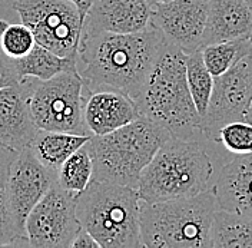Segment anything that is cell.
Segmentation results:
<instances>
[{
    "label": "cell",
    "mask_w": 252,
    "mask_h": 248,
    "mask_svg": "<svg viewBox=\"0 0 252 248\" xmlns=\"http://www.w3.org/2000/svg\"><path fill=\"white\" fill-rule=\"evenodd\" d=\"M166 45L154 28L138 33L82 31L78 71L85 93L110 88L136 101Z\"/></svg>",
    "instance_id": "obj_1"
},
{
    "label": "cell",
    "mask_w": 252,
    "mask_h": 248,
    "mask_svg": "<svg viewBox=\"0 0 252 248\" xmlns=\"http://www.w3.org/2000/svg\"><path fill=\"white\" fill-rule=\"evenodd\" d=\"M231 158L215 141L171 137L142 171L139 197L159 202L212 189L218 171Z\"/></svg>",
    "instance_id": "obj_2"
},
{
    "label": "cell",
    "mask_w": 252,
    "mask_h": 248,
    "mask_svg": "<svg viewBox=\"0 0 252 248\" xmlns=\"http://www.w3.org/2000/svg\"><path fill=\"white\" fill-rule=\"evenodd\" d=\"M141 116L182 140L206 141L187 80V55L168 43L135 101Z\"/></svg>",
    "instance_id": "obj_3"
},
{
    "label": "cell",
    "mask_w": 252,
    "mask_h": 248,
    "mask_svg": "<svg viewBox=\"0 0 252 248\" xmlns=\"http://www.w3.org/2000/svg\"><path fill=\"white\" fill-rule=\"evenodd\" d=\"M214 189L166 201L141 200V240L149 248H212L211 231L218 210Z\"/></svg>",
    "instance_id": "obj_4"
},
{
    "label": "cell",
    "mask_w": 252,
    "mask_h": 248,
    "mask_svg": "<svg viewBox=\"0 0 252 248\" xmlns=\"http://www.w3.org/2000/svg\"><path fill=\"white\" fill-rule=\"evenodd\" d=\"M76 217L100 248L143 247L136 188L92 179L76 195Z\"/></svg>",
    "instance_id": "obj_5"
},
{
    "label": "cell",
    "mask_w": 252,
    "mask_h": 248,
    "mask_svg": "<svg viewBox=\"0 0 252 248\" xmlns=\"http://www.w3.org/2000/svg\"><path fill=\"white\" fill-rule=\"evenodd\" d=\"M171 137L145 116L109 134L92 135L88 142L94 161L92 179L138 189L142 171Z\"/></svg>",
    "instance_id": "obj_6"
},
{
    "label": "cell",
    "mask_w": 252,
    "mask_h": 248,
    "mask_svg": "<svg viewBox=\"0 0 252 248\" xmlns=\"http://www.w3.org/2000/svg\"><path fill=\"white\" fill-rule=\"evenodd\" d=\"M29 104L39 129L91 135L83 118L85 89L78 68L47 80L32 79Z\"/></svg>",
    "instance_id": "obj_7"
},
{
    "label": "cell",
    "mask_w": 252,
    "mask_h": 248,
    "mask_svg": "<svg viewBox=\"0 0 252 248\" xmlns=\"http://www.w3.org/2000/svg\"><path fill=\"white\" fill-rule=\"evenodd\" d=\"M13 10L33 33L36 43L78 61L83 17L69 0H15Z\"/></svg>",
    "instance_id": "obj_8"
},
{
    "label": "cell",
    "mask_w": 252,
    "mask_h": 248,
    "mask_svg": "<svg viewBox=\"0 0 252 248\" xmlns=\"http://www.w3.org/2000/svg\"><path fill=\"white\" fill-rule=\"evenodd\" d=\"M80 228L76 195L63 189L58 179L26 219L29 247L34 248H70Z\"/></svg>",
    "instance_id": "obj_9"
},
{
    "label": "cell",
    "mask_w": 252,
    "mask_h": 248,
    "mask_svg": "<svg viewBox=\"0 0 252 248\" xmlns=\"http://www.w3.org/2000/svg\"><path fill=\"white\" fill-rule=\"evenodd\" d=\"M251 105L252 55H248L214 79L209 105L202 116L205 137L217 142L220 128L229 122L245 121Z\"/></svg>",
    "instance_id": "obj_10"
},
{
    "label": "cell",
    "mask_w": 252,
    "mask_h": 248,
    "mask_svg": "<svg viewBox=\"0 0 252 248\" xmlns=\"http://www.w3.org/2000/svg\"><path fill=\"white\" fill-rule=\"evenodd\" d=\"M209 0H169L152 4L151 28L185 55L202 49Z\"/></svg>",
    "instance_id": "obj_11"
},
{
    "label": "cell",
    "mask_w": 252,
    "mask_h": 248,
    "mask_svg": "<svg viewBox=\"0 0 252 248\" xmlns=\"http://www.w3.org/2000/svg\"><path fill=\"white\" fill-rule=\"evenodd\" d=\"M56 179L58 174L47 170L31 148L17 152L9 168L4 189L16 222L25 233L28 215Z\"/></svg>",
    "instance_id": "obj_12"
},
{
    "label": "cell",
    "mask_w": 252,
    "mask_h": 248,
    "mask_svg": "<svg viewBox=\"0 0 252 248\" xmlns=\"http://www.w3.org/2000/svg\"><path fill=\"white\" fill-rule=\"evenodd\" d=\"M32 78L0 89V143L20 152L39 132L29 104Z\"/></svg>",
    "instance_id": "obj_13"
},
{
    "label": "cell",
    "mask_w": 252,
    "mask_h": 248,
    "mask_svg": "<svg viewBox=\"0 0 252 248\" xmlns=\"http://www.w3.org/2000/svg\"><path fill=\"white\" fill-rule=\"evenodd\" d=\"M151 13L148 0H94L82 31L138 33L151 28Z\"/></svg>",
    "instance_id": "obj_14"
},
{
    "label": "cell",
    "mask_w": 252,
    "mask_h": 248,
    "mask_svg": "<svg viewBox=\"0 0 252 248\" xmlns=\"http://www.w3.org/2000/svg\"><path fill=\"white\" fill-rule=\"evenodd\" d=\"M141 116L136 102L126 93L100 88L85 93L83 118L91 135H105Z\"/></svg>",
    "instance_id": "obj_15"
},
{
    "label": "cell",
    "mask_w": 252,
    "mask_h": 248,
    "mask_svg": "<svg viewBox=\"0 0 252 248\" xmlns=\"http://www.w3.org/2000/svg\"><path fill=\"white\" fill-rule=\"evenodd\" d=\"M212 189L220 210L252 218V154L232 156L223 164Z\"/></svg>",
    "instance_id": "obj_16"
},
{
    "label": "cell",
    "mask_w": 252,
    "mask_h": 248,
    "mask_svg": "<svg viewBox=\"0 0 252 248\" xmlns=\"http://www.w3.org/2000/svg\"><path fill=\"white\" fill-rule=\"evenodd\" d=\"M251 32L252 7L247 0H209L202 47L250 37Z\"/></svg>",
    "instance_id": "obj_17"
},
{
    "label": "cell",
    "mask_w": 252,
    "mask_h": 248,
    "mask_svg": "<svg viewBox=\"0 0 252 248\" xmlns=\"http://www.w3.org/2000/svg\"><path fill=\"white\" fill-rule=\"evenodd\" d=\"M89 140L91 135L39 129L29 148L47 170L58 174L63 162Z\"/></svg>",
    "instance_id": "obj_18"
},
{
    "label": "cell",
    "mask_w": 252,
    "mask_h": 248,
    "mask_svg": "<svg viewBox=\"0 0 252 248\" xmlns=\"http://www.w3.org/2000/svg\"><path fill=\"white\" fill-rule=\"evenodd\" d=\"M15 62L20 80L25 78L47 80L78 68V61L61 56L39 43H36L26 56L16 59Z\"/></svg>",
    "instance_id": "obj_19"
},
{
    "label": "cell",
    "mask_w": 252,
    "mask_h": 248,
    "mask_svg": "<svg viewBox=\"0 0 252 248\" xmlns=\"http://www.w3.org/2000/svg\"><path fill=\"white\" fill-rule=\"evenodd\" d=\"M212 248H252V218L218 208L211 231Z\"/></svg>",
    "instance_id": "obj_20"
},
{
    "label": "cell",
    "mask_w": 252,
    "mask_h": 248,
    "mask_svg": "<svg viewBox=\"0 0 252 248\" xmlns=\"http://www.w3.org/2000/svg\"><path fill=\"white\" fill-rule=\"evenodd\" d=\"M202 55L211 75L217 78L229 71L245 56L252 55V42L250 37H244L211 43L202 47Z\"/></svg>",
    "instance_id": "obj_21"
},
{
    "label": "cell",
    "mask_w": 252,
    "mask_h": 248,
    "mask_svg": "<svg viewBox=\"0 0 252 248\" xmlns=\"http://www.w3.org/2000/svg\"><path fill=\"white\" fill-rule=\"evenodd\" d=\"M88 142L69 156L58 171L59 185L73 195L85 191L94 178V161Z\"/></svg>",
    "instance_id": "obj_22"
},
{
    "label": "cell",
    "mask_w": 252,
    "mask_h": 248,
    "mask_svg": "<svg viewBox=\"0 0 252 248\" xmlns=\"http://www.w3.org/2000/svg\"><path fill=\"white\" fill-rule=\"evenodd\" d=\"M214 76L206 68L202 49L187 55V80L195 106L204 116L214 89Z\"/></svg>",
    "instance_id": "obj_23"
},
{
    "label": "cell",
    "mask_w": 252,
    "mask_h": 248,
    "mask_svg": "<svg viewBox=\"0 0 252 248\" xmlns=\"http://www.w3.org/2000/svg\"><path fill=\"white\" fill-rule=\"evenodd\" d=\"M36 45V39L25 23H9L0 19V46L12 59L26 56Z\"/></svg>",
    "instance_id": "obj_24"
},
{
    "label": "cell",
    "mask_w": 252,
    "mask_h": 248,
    "mask_svg": "<svg viewBox=\"0 0 252 248\" xmlns=\"http://www.w3.org/2000/svg\"><path fill=\"white\" fill-rule=\"evenodd\" d=\"M217 142L229 155L252 154V124L235 121L223 125L217 135Z\"/></svg>",
    "instance_id": "obj_25"
},
{
    "label": "cell",
    "mask_w": 252,
    "mask_h": 248,
    "mask_svg": "<svg viewBox=\"0 0 252 248\" xmlns=\"http://www.w3.org/2000/svg\"><path fill=\"white\" fill-rule=\"evenodd\" d=\"M0 228L3 230L6 247H29L28 235L16 222L4 188H0Z\"/></svg>",
    "instance_id": "obj_26"
},
{
    "label": "cell",
    "mask_w": 252,
    "mask_h": 248,
    "mask_svg": "<svg viewBox=\"0 0 252 248\" xmlns=\"http://www.w3.org/2000/svg\"><path fill=\"white\" fill-rule=\"evenodd\" d=\"M20 82V76L17 73L15 59L9 58L0 46V89L12 86Z\"/></svg>",
    "instance_id": "obj_27"
},
{
    "label": "cell",
    "mask_w": 252,
    "mask_h": 248,
    "mask_svg": "<svg viewBox=\"0 0 252 248\" xmlns=\"http://www.w3.org/2000/svg\"><path fill=\"white\" fill-rule=\"evenodd\" d=\"M16 155H17L16 151L0 143V188H4V185H6L9 168H10Z\"/></svg>",
    "instance_id": "obj_28"
},
{
    "label": "cell",
    "mask_w": 252,
    "mask_h": 248,
    "mask_svg": "<svg viewBox=\"0 0 252 248\" xmlns=\"http://www.w3.org/2000/svg\"><path fill=\"white\" fill-rule=\"evenodd\" d=\"M72 248H100V246L91 235V233H88L85 228H80L76 238L73 240Z\"/></svg>",
    "instance_id": "obj_29"
},
{
    "label": "cell",
    "mask_w": 252,
    "mask_h": 248,
    "mask_svg": "<svg viewBox=\"0 0 252 248\" xmlns=\"http://www.w3.org/2000/svg\"><path fill=\"white\" fill-rule=\"evenodd\" d=\"M69 1H72V3L78 7L80 15H82L83 20H85V16L88 13V10L91 9V6L94 4V0H69Z\"/></svg>",
    "instance_id": "obj_30"
},
{
    "label": "cell",
    "mask_w": 252,
    "mask_h": 248,
    "mask_svg": "<svg viewBox=\"0 0 252 248\" xmlns=\"http://www.w3.org/2000/svg\"><path fill=\"white\" fill-rule=\"evenodd\" d=\"M0 247H6V243H4V235H3V230L0 228Z\"/></svg>",
    "instance_id": "obj_31"
},
{
    "label": "cell",
    "mask_w": 252,
    "mask_h": 248,
    "mask_svg": "<svg viewBox=\"0 0 252 248\" xmlns=\"http://www.w3.org/2000/svg\"><path fill=\"white\" fill-rule=\"evenodd\" d=\"M245 121H248L250 124H252V105L250 110H248V113H247V118H245Z\"/></svg>",
    "instance_id": "obj_32"
},
{
    "label": "cell",
    "mask_w": 252,
    "mask_h": 248,
    "mask_svg": "<svg viewBox=\"0 0 252 248\" xmlns=\"http://www.w3.org/2000/svg\"><path fill=\"white\" fill-rule=\"evenodd\" d=\"M159 1H169V0H148V3L152 6V4H155V3H159Z\"/></svg>",
    "instance_id": "obj_33"
},
{
    "label": "cell",
    "mask_w": 252,
    "mask_h": 248,
    "mask_svg": "<svg viewBox=\"0 0 252 248\" xmlns=\"http://www.w3.org/2000/svg\"><path fill=\"white\" fill-rule=\"evenodd\" d=\"M247 1L250 3V6H251V7H252V0H247Z\"/></svg>",
    "instance_id": "obj_34"
},
{
    "label": "cell",
    "mask_w": 252,
    "mask_h": 248,
    "mask_svg": "<svg viewBox=\"0 0 252 248\" xmlns=\"http://www.w3.org/2000/svg\"><path fill=\"white\" fill-rule=\"evenodd\" d=\"M250 39H251V42H252V32H251V36H250Z\"/></svg>",
    "instance_id": "obj_35"
}]
</instances>
